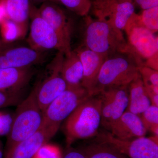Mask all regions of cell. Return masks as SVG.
Listing matches in <instances>:
<instances>
[{
  "label": "cell",
  "instance_id": "obj_31",
  "mask_svg": "<svg viewBox=\"0 0 158 158\" xmlns=\"http://www.w3.org/2000/svg\"><path fill=\"white\" fill-rule=\"evenodd\" d=\"M13 46H14V44L11 42L5 40L0 39V52Z\"/></svg>",
  "mask_w": 158,
  "mask_h": 158
},
{
  "label": "cell",
  "instance_id": "obj_8",
  "mask_svg": "<svg viewBox=\"0 0 158 158\" xmlns=\"http://www.w3.org/2000/svg\"><path fill=\"white\" fill-rule=\"evenodd\" d=\"M95 137L94 141L110 144L128 158H158L157 136L123 140L106 130L99 131Z\"/></svg>",
  "mask_w": 158,
  "mask_h": 158
},
{
  "label": "cell",
  "instance_id": "obj_3",
  "mask_svg": "<svg viewBox=\"0 0 158 158\" xmlns=\"http://www.w3.org/2000/svg\"><path fill=\"white\" fill-rule=\"evenodd\" d=\"M39 85V82L35 85L28 96L18 105L4 153L19 142L33 136L41 127L43 116L37 101Z\"/></svg>",
  "mask_w": 158,
  "mask_h": 158
},
{
  "label": "cell",
  "instance_id": "obj_20",
  "mask_svg": "<svg viewBox=\"0 0 158 158\" xmlns=\"http://www.w3.org/2000/svg\"><path fill=\"white\" fill-rule=\"evenodd\" d=\"M151 105L140 73L128 86V104L126 111L136 114H142Z\"/></svg>",
  "mask_w": 158,
  "mask_h": 158
},
{
  "label": "cell",
  "instance_id": "obj_18",
  "mask_svg": "<svg viewBox=\"0 0 158 158\" xmlns=\"http://www.w3.org/2000/svg\"><path fill=\"white\" fill-rule=\"evenodd\" d=\"M33 75L31 67L0 68V90L19 93Z\"/></svg>",
  "mask_w": 158,
  "mask_h": 158
},
{
  "label": "cell",
  "instance_id": "obj_7",
  "mask_svg": "<svg viewBox=\"0 0 158 158\" xmlns=\"http://www.w3.org/2000/svg\"><path fill=\"white\" fill-rule=\"evenodd\" d=\"M27 41L29 47L39 52L57 50L64 54L67 50L56 32L39 14L38 9L31 6Z\"/></svg>",
  "mask_w": 158,
  "mask_h": 158
},
{
  "label": "cell",
  "instance_id": "obj_17",
  "mask_svg": "<svg viewBox=\"0 0 158 158\" xmlns=\"http://www.w3.org/2000/svg\"><path fill=\"white\" fill-rule=\"evenodd\" d=\"M110 132L123 140H131L145 137L147 131L140 116L126 111L113 125Z\"/></svg>",
  "mask_w": 158,
  "mask_h": 158
},
{
  "label": "cell",
  "instance_id": "obj_25",
  "mask_svg": "<svg viewBox=\"0 0 158 158\" xmlns=\"http://www.w3.org/2000/svg\"><path fill=\"white\" fill-rule=\"evenodd\" d=\"M144 86H158V71L145 66L138 67Z\"/></svg>",
  "mask_w": 158,
  "mask_h": 158
},
{
  "label": "cell",
  "instance_id": "obj_21",
  "mask_svg": "<svg viewBox=\"0 0 158 158\" xmlns=\"http://www.w3.org/2000/svg\"><path fill=\"white\" fill-rule=\"evenodd\" d=\"M79 149L85 158H128L110 144L94 140Z\"/></svg>",
  "mask_w": 158,
  "mask_h": 158
},
{
  "label": "cell",
  "instance_id": "obj_22",
  "mask_svg": "<svg viewBox=\"0 0 158 158\" xmlns=\"http://www.w3.org/2000/svg\"><path fill=\"white\" fill-rule=\"evenodd\" d=\"M140 117L146 131L158 137V107L151 105Z\"/></svg>",
  "mask_w": 158,
  "mask_h": 158
},
{
  "label": "cell",
  "instance_id": "obj_26",
  "mask_svg": "<svg viewBox=\"0 0 158 158\" xmlns=\"http://www.w3.org/2000/svg\"><path fill=\"white\" fill-rule=\"evenodd\" d=\"M20 102L19 93L0 90V108L17 105Z\"/></svg>",
  "mask_w": 158,
  "mask_h": 158
},
{
  "label": "cell",
  "instance_id": "obj_11",
  "mask_svg": "<svg viewBox=\"0 0 158 158\" xmlns=\"http://www.w3.org/2000/svg\"><path fill=\"white\" fill-rule=\"evenodd\" d=\"M64 56V52H58L51 62L50 75L43 82H39L37 101L43 114L49 105L67 89L61 73Z\"/></svg>",
  "mask_w": 158,
  "mask_h": 158
},
{
  "label": "cell",
  "instance_id": "obj_1",
  "mask_svg": "<svg viewBox=\"0 0 158 158\" xmlns=\"http://www.w3.org/2000/svg\"><path fill=\"white\" fill-rule=\"evenodd\" d=\"M85 17L81 45L107 57L119 53L130 54L122 31L88 15Z\"/></svg>",
  "mask_w": 158,
  "mask_h": 158
},
{
  "label": "cell",
  "instance_id": "obj_14",
  "mask_svg": "<svg viewBox=\"0 0 158 158\" xmlns=\"http://www.w3.org/2000/svg\"><path fill=\"white\" fill-rule=\"evenodd\" d=\"M74 50L80 58L83 66L82 86L88 90L91 96V92L96 83L99 73L107 57L82 45L80 46Z\"/></svg>",
  "mask_w": 158,
  "mask_h": 158
},
{
  "label": "cell",
  "instance_id": "obj_10",
  "mask_svg": "<svg viewBox=\"0 0 158 158\" xmlns=\"http://www.w3.org/2000/svg\"><path fill=\"white\" fill-rule=\"evenodd\" d=\"M90 10L97 19L123 31L128 20L135 12L132 2L117 0H92Z\"/></svg>",
  "mask_w": 158,
  "mask_h": 158
},
{
  "label": "cell",
  "instance_id": "obj_5",
  "mask_svg": "<svg viewBox=\"0 0 158 158\" xmlns=\"http://www.w3.org/2000/svg\"><path fill=\"white\" fill-rule=\"evenodd\" d=\"M138 73V65L131 54L119 53L110 56L102 65L91 96L107 88L128 87Z\"/></svg>",
  "mask_w": 158,
  "mask_h": 158
},
{
  "label": "cell",
  "instance_id": "obj_29",
  "mask_svg": "<svg viewBox=\"0 0 158 158\" xmlns=\"http://www.w3.org/2000/svg\"><path fill=\"white\" fill-rule=\"evenodd\" d=\"M9 123V116L0 113V135L7 132Z\"/></svg>",
  "mask_w": 158,
  "mask_h": 158
},
{
  "label": "cell",
  "instance_id": "obj_30",
  "mask_svg": "<svg viewBox=\"0 0 158 158\" xmlns=\"http://www.w3.org/2000/svg\"><path fill=\"white\" fill-rule=\"evenodd\" d=\"M69 149L62 158H85V156L79 149L68 147Z\"/></svg>",
  "mask_w": 158,
  "mask_h": 158
},
{
  "label": "cell",
  "instance_id": "obj_6",
  "mask_svg": "<svg viewBox=\"0 0 158 158\" xmlns=\"http://www.w3.org/2000/svg\"><path fill=\"white\" fill-rule=\"evenodd\" d=\"M90 97L82 86L67 88L46 108L43 114L42 126L54 136L63 120L82 102Z\"/></svg>",
  "mask_w": 158,
  "mask_h": 158
},
{
  "label": "cell",
  "instance_id": "obj_16",
  "mask_svg": "<svg viewBox=\"0 0 158 158\" xmlns=\"http://www.w3.org/2000/svg\"><path fill=\"white\" fill-rule=\"evenodd\" d=\"M54 136L41 126L39 131L4 154L3 158H33L38 150Z\"/></svg>",
  "mask_w": 158,
  "mask_h": 158
},
{
  "label": "cell",
  "instance_id": "obj_24",
  "mask_svg": "<svg viewBox=\"0 0 158 158\" xmlns=\"http://www.w3.org/2000/svg\"><path fill=\"white\" fill-rule=\"evenodd\" d=\"M141 24L153 33L158 31V6L143 10L138 14Z\"/></svg>",
  "mask_w": 158,
  "mask_h": 158
},
{
  "label": "cell",
  "instance_id": "obj_32",
  "mask_svg": "<svg viewBox=\"0 0 158 158\" xmlns=\"http://www.w3.org/2000/svg\"><path fill=\"white\" fill-rule=\"evenodd\" d=\"M31 2H33L35 3H44L45 2H53L58 3L57 0H31Z\"/></svg>",
  "mask_w": 158,
  "mask_h": 158
},
{
  "label": "cell",
  "instance_id": "obj_2",
  "mask_svg": "<svg viewBox=\"0 0 158 158\" xmlns=\"http://www.w3.org/2000/svg\"><path fill=\"white\" fill-rule=\"evenodd\" d=\"M101 122V100L90 96L78 106L67 117L64 132L67 147L79 139L95 137Z\"/></svg>",
  "mask_w": 158,
  "mask_h": 158
},
{
  "label": "cell",
  "instance_id": "obj_15",
  "mask_svg": "<svg viewBox=\"0 0 158 158\" xmlns=\"http://www.w3.org/2000/svg\"><path fill=\"white\" fill-rule=\"evenodd\" d=\"M7 17L14 24L18 37L24 38L29 31L31 0H0Z\"/></svg>",
  "mask_w": 158,
  "mask_h": 158
},
{
  "label": "cell",
  "instance_id": "obj_27",
  "mask_svg": "<svg viewBox=\"0 0 158 158\" xmlns=\"http://www.w3.org/2000/svg\"><path fill=\"white\" fill-rule=\"evenodd\" d=\"M46 144L38 150L33 158H62L58 148Z\"/></svg>",
  "mask_w": 158,
  "mask_h": 158
},
{
  "label": "cell",
  "instance_id": "obj_12",
  "mask_svg": "<svg viewBox=\"0 0 158 158\" xmlns=\"http://www.w3.org/2000/svg\"><path fill=\"white\" fill-rule=\"evenodd\" d=\"M38 10L41 17L56 32L68 52L72 50L71 42L73 27L65 11L57 3L51 2L42 3Z\"/></svg>",
  "mask_w": 158,
  "mask_h": 158
},
{
  "label": "cell",
  "instance_id": "obj_28",
  "mask_svg": "<svg viewBox=\"0 0 158 158\" xmlns=\"http://www.w3.org/2000/svg\"><path fill=\"white\" fill-rule=\"evenodd\" d=\"M135 2L143 10L158 6V0H135Z\"/></svg>",
  "mask_w": 158,
  "mask_h": 158
},
{
  "label": "cell",
  "instance_id": "obj_33",
  "mask_svg": "<svg viewBox=\"0 0 158 158\" xmlns=\"http://www.w3.org/2000/svg\"><path fill=\"white\" fill-rule=\"evenodd\" d=\"M3 157H4V152H3L2 144L0 141V158H3Z\"/></svg>",
  "mask_w": 158,
  "mask_h": 158
},
{
  "label": "cell",
  "instance_id": "obj_34",
  "mask_svg": "<svg viewBox=\"0 0 158 158\" xmlns=\"http://www.w3.org/2000/svg\"><path fill=\"white\" fill-rule=\"evenodd\" d=\"M118 2H133V0H117Z\"/></svg>",
  "mask_w": 158,
  "mask_h": 158
},
{
  "label": "cell",
  "instance_id": "obj_4",
  "mask_svg": "<svg viewBox=\"0 0 158 158\" xmlns=\"http://www.w3.org/2000/svg\"><path fill=\"white\" fill-rule=\"evenodd\" d=\"M127 36L130 54L134 57L138 67L145 66L158 71V37L141 24L138 14L134 13L124 30Z\"/></svg>",
  "mask_w": 158,
  "mask_h": 158
},
{
  "label": "cell",
  "instance_id": "obj_9",
  "mask_svg": "<svg viewBox=\"0 0 158 158\" xmlns=\"http://www.w3.org/2000/svg\"><path fill=\"white\" fill-rule=\"evenodd\" d=\"M98 95L101 100V124L110 132L113 125L127 107L128 87L107 88Z\"/></svg>",
  "mask_w": 158,
  "mask_h": 158
},
{
  "label": "cell",
  "instance_id": "obj_19",
  "mask_svg": "<svg viewBox=\"0 0 158 158\" xmlns=\"http://www.w3.org/2000/svg\"><path fill=\"white\" fill-rule=\"evenodd\" d=\"M61 73L67 88L81 86L83 78V66L80 58L75 50L64 54Z\"/></svg>",
  "mask_w": 158,
  "mask_h": 158
},
{
  "label": "cell",
  "instance_id": "obj_13",
  "mask_svg": "<svg viewBox=\"0 0 158 158\" xmlns=\"http://www.w3.org/2000/svg\"><path fill=\"white\" fill-rule=\"evenodd\" d=\"M42 52L30 47L13 46L0 52V68H25L43 61Z\"/></svg>",
  "mask_w": 158,
  "mask_h": 158
},
{
  "label": "cell",
  "instance_id": "obj_23",
  "mask_svg": "<svg viewBox=\"0 0 158 158\" xmlns=\"http://www.w3.org/2000/svg\"><path fill=\"white\" fill-rule=\"evenodd\" d=\"M69 10L79 16L88 15L91 9V0H57Z\"/></svg>",
  "mask_w": 158,
  "mask_h": 158
}]
</instances>
